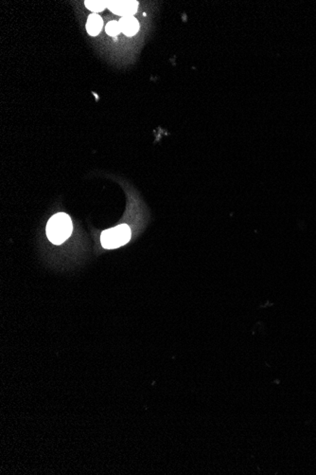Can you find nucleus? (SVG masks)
Here are the masks:
<instances>
[{
	"instance_id": "obj_1",
	"label": "nucleus",
	"mask_w": 316,
	"mask_h": 475,
	"mask_svg": "<svg viewBox=\"0 0 316 475\" xmlns=\"http://www.w3.org/2000/svg\"><path fill=\"white\" fill-rule=\"evenodd\" d=\"M73 224L71 218L64 213L53 216L48 220L47 236L49 241L55 245H61L71 235Z\"/></svg>"
},
{
	"instance_id": "obj_2",
	"label": "nucleus",
	"mask_w": 316,
	"mask_h": 475,
	"mask_svg": "<svg viewBox=\"0 0 316 475\" xmlns=\"http://www.w3.org/2000/svg\"><path fill=\"white\" fill-rule=\"evenodd\" d=\"M131 238V230L126 224H121L109 230L103 231L101 242L104 249H117L124 246Z\"/></svg>"
},
{
	"instance_id": "obj_3",
	"label": "nucleus",
	"mask_w": 316,
	"mask_h": 475,
	"mask_svg": "<svg viewBox=\"0 0 316 475\" xmlns=\"http://www.w3.org/2000/svg\"><path fill=\"white\" fill-rule=\"evenodd\" d=\"M107 8L117 16H122V17L133 16L137 12L138 2L134 0L108 1Z\"/></svg>"
},
{
	"instance_id": "obj_4",
	"label": "nucleus",
	"mask_w": 316,
	"mask_h": 475,
	"mask_svg": "<svg viewBox=\"0 0 316 475\" xmlns=\"http://www.w3.org/2000/svg\"><path fill=\"white\" fill-rule=\"evenodd\" d=\"M120 31L126 36H134L139 31V23L134 16L121 17L119 21Z\"/></svg>"
},
{
	"instance_id": "obj_5",
	"label": "nucleus",
	"mask_w": 316,
	"mask_h": 475,
	"mask_svg": "<svg viewBox=\"0 0 316 475\" xmlns=\"http://www.w3.org/2000/svg\"><path fill=\"white\" fill-rule=\"evenodd\" d=\"M103 18L97 14H92L88 16L87 22V31L90 35L97 36L103 30Z\"/></svg>"
},
{
	"instance_id": "obj_6",
	"label": "nucleus",
	"mask_w": 316,
	"mask_h": 475,
	"mask_svg": "<svg viewBox=\"0 0 316 475\" xmlns=\"http://www.w3.org/2000/svg\"><path fill=\"white\" fill-rule=\"evenodd\" d=\"M85 4H86V7L89 9L90 11H92L94 13H99V12H102L107 7L108 1H93V0H90V1H86Z\"/></svg>"
},
{
	"instance_id": "obj_7",
	"label": "nucleus",
	"mask_w": 316,
	"mask_h": 475,
	"mask_svg": "<svg viewBox=\"0 0 316 475\" xmlns=\"http://www.w3.org/2000/svg\"><path fill=\"white\" fill-rule=\"evenodd\" d=\"M105 32H106V33H107L108 35L112 36V37L118 36L119 33L121 32L119 22H118V21H115V20L108 22L107 25H106V27H105Z\"/></svg>"
}]
</instances>
